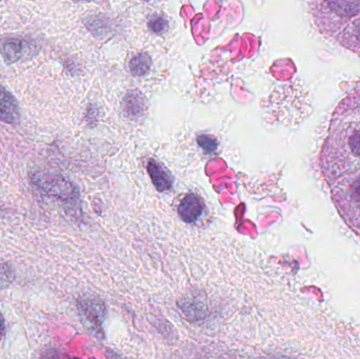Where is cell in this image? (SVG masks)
Segmentation results:
<instances>
[{
    "mask_svg": "<svg viewBox=\"0 0 360 359\" xmlns=\"http://www.w3.org/2000/svg\"><path fill=\"white\" fill-rule=\"evenodd\" d=\"M19 120L20 111L18 103L8 90L0 86V122L16 124Z\"/></svg>",
    "mask_w": 360,
    "mask_h": 359,
    "instance_id": "3957f363",
    "label": "cell"
},
{
    "mask_svg": "<svg viewBox=\"0 0 360 359\" xmlns=\"http://www.w3.org/2000/svg\"><path fill=\"white\" fill-rule=\"evenodd\" d=\"M0 52L6 65H12L19 60L23 52V41L18 38H10L2 42Z\"/></svg>",
    "mask_w": 360,
    "mask_h": 359,
    "instance_id": "8992f818",
    "label": "cell"
},
{
    "mask_svg": "<svg viewBox=\"0 0 360 359\" xmlns=\"http://www.w3.org/2000/svg\"><path fill=\"white\" fill-rule=\"evenodd\" d=\"M148 172L153 181L154 187L160 192H166L172 188L173 178L170 172L155 160H150L148 164Z\"/></svg>",
    "mask_w": 360,
    "mask_h": 359,
    "instance_id": "5b68a950",
    "label": "cell"
},
{
    "mask_svg": "<svg viewBox=\"0 0 360 359\" xmlns=\"http://www.w3.org/2000/svg\"><path fill=\"white\" fill-rule=\"evenodd\" d=\"M4 334H6V320H4V314L0 311V341L4 339Z\"/></svg>",
    "mask_w": 360,
    "mask_h": 359,
    "instance_id": "5bb4252c",
    "label": "cell"
},
{
    "mask_svg": "<svg viewBox=\"0 0 360 359\" xmlns=\"http://www.w3.org/2000/svg\"><path fill=\"white\" fill-rule=\"evenodd\" d=\"M180 309L182 313L188 320H194L202 318L205 315V303L197 297L188 296L180 303Z\"/></svg>",
    "mask_w": 360,
    "mask_h": 359,
    "instance_id": "ba28073f",
    "label": "cell"
},
{
    "mask_svg": "<svg viewBox=\"0 0 360 359\" xmlns=\"http://www.w3.org/2000/svg\"><path fill=\"white\" fill-rule=\"evenodd\" d=\"M205 210V204L200 197L195 194H188L181 200L179 207L180 218L186 223L197 221Z\"/></svg>",
    "mask_w": 360,
    "mask_h": 359,
    "instance_id": "277c9868",
    "label": "cell"
},
{
    "mask_svg": "<svg viewBox=\"0 0 360 359\" xmlns=\"http://www.w3.org/2000/svg\"><path fill=\"white\" fill-rule=\"evenodd\" d=\"M32 181L42 193L63 202H75L79 196L75 185L60 174L38 173L33 175Z\"/></svg>",
    "mask_w": 360,
    "mask_h": 359,
    "instance_id": "6da1fadb",
    "label": "cell"
},
{
    "mask_svg": "<svg viewBox=\"0 0 360 359\" xmlns=\"http://www.w3.org/2000/svg\"><path fill=\"white\" fill-rule=\"evenodd\" d=\"M15 278L16 274L10 263H0V291L10 287Z\"/></svg>",
    "mask_w": 360,
    "mask_h": 359,
    "instance_id": "30bf717a",
    "label": "cell"
},
{
    "mask_svg": "<svg viewBox=\"0 0 360 359\" xmlns=\"http://www.w3.org/2000/svg\"><path fill=\"white\" fill-rule=\"evenodd\" d=\"M353 198H354L355 202L360 209V181L355 185L354 190H353Z\"/></svg>",
    "mask_w": 360,
    "mask_h": 359,
    "instance_id": "9a60e30c",
    "label": "cell"
},
{
    "mask_svg": "<svg viewBox=\"0 0 360 359\" xmlns=\"http://www.w3.org/2000/svg\"><path fill=\"white\" fill-rule=\"evenodd\" d=\"M78 309L84 322L94 331H98L105 318V306L98 299L88 297L78 301Z\"/></svg>",
    "mask_w": 360,
    "mask_h": 359,
    "instance_id": "7a4b0ae2",
    "label": "cell"
},
{
    "mask_svg": "<svg viewBox=\"0 0 360 359\" xmlns=\"http://www.w3.org/2000/svg\"><path fill=\"white\" fill-rule=\"evenodd\" d=\"M330 8L342 17H353L360 13V0H327Z\"/></svg>",
    "mask_w": 360,
    "mask_h": 359,
    "instance_id": "52a82bcc",
    "label": "cell"
},
{
    "mask_svg": "<svg viewBox=\"0 0 360 359\" xmlns=\"http://www.w3.org/2000/svg\"><path fill=\"white\" fill-rule=\"evenodd\" d=\"M197 143L207 153H213L217 149V141L209 135H200L197 137Z\"/></svg>",
    "mask_w": 360,
    "mask_h": 359,
    "instance_id": "8fae6325",
    "label": "cell"
},
{
    "mask_svg": "<svg viewBox=\"0 0 360 359\" xmlns=\"http://www.w3.org/2000/svg\"><path fill=\"white\" fill-rule=\"evenodd\" d=\"M150 27L153 30L154 32H158V33H160V32L164 31L167 27V22L165 19L162 18H155L150 22Z\"/></svg>",
    "mask_w": 360,
    "mask_h": 359,
    "instance_id": "4fadbf2b",
    "label": "cell"
},
{
    "mask_svg": "<svg viewBox=\"0 0 360 359\" xmlns=\"http://www.w3.org/2000/svg\"><path fill=\"white\" fill-rule=\"evenodd\" d=\"M349 145H350L353 153L360 158V129L353 133L352 136L350 137V141H349Z\"/></svg>",
    "mask_w": 360,
    "mask_h": 359,
    "instance_id": "7c38bea8",
    "label": "cell"
},
{
    "mask_svg": "<svg viewBox=\"0 0 360 359\" xmlns=\"http://www.w3.org/2000/svg\"><path fill=\"white\" fill-rule=\"evenodd\" d=\"M151 58L148 55L139 54L136 57L132 59L130 63L131 72L133 75L141 76L146 75L149 71L150 67H151Z\"/></svg>",
    "mask_w": 360,
    "mask_h": 359,
    "instance_id": "9c48e42d",
    "label": "cell"
},
{
    "mask_svg": "<svg viewBox=\"0 0 360 359\" xmlns=\"http://www.w3.org/2000/svg\"><path fill=\"white\" fill-rule=\"evenodd\" d=\"M353 27H354L355 37H356V39L360 42V19L359 20L355 21Z\"/></svg>",
    "mask_w": 360,
    "mask_h": 359,
    "instance_id": "2e32d148",
    "label": "cell"
}]
</instances>
